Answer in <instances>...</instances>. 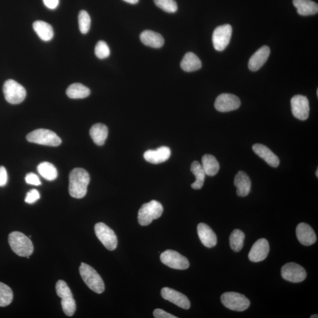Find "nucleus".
I'll return each instance as SVG.
<instances>
[{"label":"nucleus","instance_id":"obj_14","mask_svg":"<svg viewBox=\"0 0 318 318\" xmlns=\"http://www.w3.org/2000/svg\"><path fill=\"white\" fill-rule=\"evenodd\" d=\"M291 109L293 115L302 121L308 119L309 115V103L308 98L302 95H296L292 98Z\"/></svg>","mask_w":318,"mask_h":318},{"label":"nucleus","instance_id":"obj_17","mask_svg":"<svg viewBox=\"0 0 318 318\" xmlns=\"http://www.w3.org/2000/svg\"><path fill=\"white\" fill-rule=\"evenodd\" d=\"M296 234L298 241L303 245H312L316 241L315 231L307 223H300L296 227Z\"/></svg>","mask_w":318,"mask_h":318},{"label":"nucleus","instance_id":"obj_6","mask_svg":"<svg viewBox=\"0 0 318 318\" xmlns=\"http://www.w3.org/2000/svg\"><path fill=\"white\" fill-rule=\"evenodd\" d=\"M56 290L57 295L61 299L62 311L67 316H73L76 311V304L68 285L64 281H58L56 285Z\"/></svg>","mask_w":318,"mask_h":318},{"label":"nucleus","instance_id":"obj_23","mask_svg":"<svg viewBox=\"0 0 318 318\" xmlns=\"http://www.w3.org/2000/svg\"><path fill=\"white\" fill-rule=\"evenodd\" d=\"M140 38L143 44L152 48H161L164 43L162 35L151 30H145L141 33Z\"/></svg>","mask_w":318,"mask_h":318},{"label":"nucleus","instance_id":"obj_31","mask_svg":"<svg viewBox=\"0 0 318 318\" xmlns=\"http://www.w3.org/2000/svg\"><path fill=\"white\" fill-rule=\"evenodd\" d=\"M37 171L43 178L49 181H53L57 178V168L53 164L49 162H45L39 164Z\"/></svg>","mask_w":318,"mask_h":318},{"label":"nucleus","instance_id":"obj_22","mask_svg":"<svg viewBox=\"0 0 318 318\" xmlns=\"http://www.w3.org/2000/svg\"><path fill=\"white\" fill-rule=\"evenodd\" d=\"M234 184L237 188V193L241 197H245L250 192L251 181L245 172L239 171L235 176Z\"/></svg>","mask_w":318,"mask_h":318},{"label":"nucleus","instance_id":"obj_44","mask_svg":"<svg viewBox=\"0 0 318 318\" xmlns=\"http://www.w3.org/2000/svg\"><path fill=\"white\" fill-rule=\"evenodd\" d=\"M316 177H317H317H318V169H317V170H316Z\"/></svg>","mask_w":318,"mask_h":318},{"label":"nucleus","instance_id":"obj_28","mask_svg":"<svg viewBox=\"0 0 318 318\" xmlns=\"http://www.w3.org/2000/svg\"><path fill=\"white\" fill-rule=\"evenodd\" d=\"M190 170L196 178L195 182L192 184L191 187L196 190L200 189L203 187L204 182H205L206 175L205 172L204 171L202 164L198 161H195L192 163Z\"/></svg>","mask_w":318,"mask_h":318},{"label":"nucleus","instance_id":"obj_5","mask_svg":"<svg viewBox=\"0 0 318 318\" xmlns=\"http://www.w3.org/2000/svg\"><path fill=\"white\" fill-rule=\"evenodd\" d=\"M26 138L29 142L45 146L56 147L61 143V140L56 133L44 129L35 130L27 135Z\"/></svg>","mask_w":318,"mask_h":318},{"label":"nucleus","instance_id":"obj_43","mask_svg":"<svg viewBox=\"0 0 318 318\" xmlns=\"http://www.w3.org/2000/svg\"><path fill=\"white\" fill-rule=\"evenodd\" d=\"M315 317H318L317 315L316 314V315H313L312 316H311V318H315Z\"/></svg>","mask_w":318,"mask_h":318},{"label":"nucleus","instance_id":"obj_36","mask_svg":"<svg viewBox=\"0 0 318 318\" xmlns=\"http://www.w3.org/2000/svg\"><path fill=\"white\" fill-rule=\"evenodd\" d=\"M96 56L100 59L108 58L111 54V50L107 43L104 41H99L95 47Z\"/></svg>","mask_w":318,"mask_h":318},{"label":"nucleus","instance_id":"obj_25","mask_svg":"<svg viewBox=\"0 0 318 318\" xmlns=\"http://www.w3.org/2000/svg\"><path fill=\"white\" fill-rule=\"evenodd\" d=\"M90 135L94 143L98 146H103L108 136V127L102 123L94 124L90 130Z\"/></svg>","mask_w":318,"mask_h":318},{"label":"nucleus","instance_id":"obj_2","mask_svg":"<svg viewBox=\"0 0 318 318\" xmlns=\"http://www.w3.org/2000/svg\"><path fill=\"white\" fill-rule=\"evenodd\" d=\"M9 243L12 250L19 257L29 258L33 253L32 242L29 238L19 231H13L9 235Z\"/></svg>","mask_w":318,"mask_h":318},{"label":"nucleus","instance_id":"obj_37","mask_svg":"<svg viewBox=\"0 0 318 318\" xmlns=\"http://www.w3.org/2000/svg\"><path fill=\"white\" fill-rule=\"evenodd\" d=\"M40 198V194L36 189L31 190L27 193L25 202L29 204H32Z\"/></svg>","mask_w":318,"mask_h":318},{"label":"nucleus","instance_id":"obj_38","mask_svg":"<svg viewBox=\"0 0 318 318\" xmlns=\"http://www.w3.org/2000/svg\"><path fill=\"white\" fill-rule=\"evenodd\" d=\"M26 182L31 185L39 186L41 184L39 177L33 173H30L26 176Z\"/></svg>","mask_w":318,"mask_h":318},{"label":"nucleus","instance_id":"obj_26","mask_svg":"<svg viewBox=\"0 0 318 318\" xmlns=\"http://www.w3.org/2000/svg\"><path fill=\"white\" fill-rule=\"evenodd\" d=\"M202 62L199 58L193 53L188 52L184 55L180 67L186 72H195L202 68Z\"/></svg>","mask_w":318,"mask_h":318},{"label":"nucleus","instance_id":"obj_18","mask_svg":"<svg viewBox=\"0 0 318 318\" xmlns=\"http://www.w3.org/2000/svg\"><path fill=\"white\" fill-rule=\"evenodd\" d=\"M270 53L269 47L264 46L255 52L249 59L248 67L250 70L257 72L268 60Z\"/></svg>","mask_w":318,"mask_h":318},{"label":"nucleus","instance_id":"obj_29","mask_svg":"<svg viewBox=\"0 0 318 318\" xmlns=\"http://www.w3.org/2000/svg\"><path fill=\"white\" fill-rule=\"evenodd\" d=\"M66 94L70 99H84L90 95V90L82 84L74 83L71 84L67 89Z\"/></svg>","mask_w":318,"mask_h":318},{"label":"nucleus","instance_id":"obj_35","mask_svg":"<svg viewBox=\"0 0 318 318\" xmlns=\"http://www.w3.org/2000/svg\"><path fill=\"white\" fill-rule=\"evenodd\" d=\"M155 5L160 9L169 13L178 10V5L175 0H154Z\"/></svg>","mask_w":318,"mask_h":318},{"label":"nucleus","instance_id":"obj_13","mask_svg":"<svg viewBox=\"0 0 318 318\" xmlns=\"http://www.w3.org/2000/svg\"><path fill=\"white\" fill-rule=\"evenodd\" d=\"M241 102L239 97L232 94L223 93L216 99L215 108L222 113L235 111L240 108Z\"/></svg>","mask_w":318,"mask_h":318},{"label":"nucleus","instance_id":"obj_9","mask_svg":"<svg viewBox=\"0 0 318 318\" xmlns=\"http://www.w3.org/2000/svg\"><path fill=\"white\" fill-rule=\"evenodd\" d=\"M98 239L105 248L114 250L117 246V238L115 231L103 223H98L94 227Z\"/></svg>","mask_w":318,"mask_h":318},{"label":"nucleus","instance_id":"obj_12","mask_svg":"<svg viewBox=\"0 0 318 318\" xmlns=\"http://www.w3.org/2000/svg\"><path fill=\"white\" fill-rule=\"evenodd\" d=\"M281 275L286 281L292 283H299L304 281L307 274L303 267L296 263L290 262L283 266L281 269Z\"/></svg>","mask_w":318,"mask_h":318},{"label":"nucleus","instance_id":"obj_15","mask_svg":"<svg viewBox=\"0 0 318 318\" xmlns=\"http://www.w3.org/2000/svg\"><path fill=\"white\" fill-rule=\"evenodd\" d=\"M161 295L164 300L172 302L180 308L188 309L190 307V301L188 300L187 297L174 289L169 288H163L161 290Z\"/></svg>","mask_w":318,"mask_h":318},{"label":"nucleus","instance_id":"obj_3","mask_svg":"<svg viewBox=\"0 0 318 318\" xmlns=\"http://www.w3.org/2000/svg\"><path fill=\"white\" fill-rule=\"evenodd\" d=\"M79 271L82 280L93 292L100 294L104 291L105 286L103 280L92 266L82 263Z\"/></svg>","mask_w":318,"mask_h":318},{"label":"nucleus","instance_id":"obj_20","mask_svg":"<svg viewBox=\"0 0 318 318\" xmlns=\"http://www.w3.org/2000/svg\"><path fill=\"white\" fill-rule=\"evenodd\" d=\"M198 234L200 241L209 248L217 244V237L213 230L205 223H200L198 226Z\"/></svg>","mask_w":318,"mask_h":318},{"label":"nucleus","instance_id":"obj_34","mask_svg":"<svg viewBox=\"0 0 318 318\" xmlns=\"http://www.w3.org/2000/svg\"><path fill=\"white\" fill-rule=\"evenodd\" d=\"M78 25L82 34H87L91 25V18L87 11L82 10L78 14Z\"/></svg>","mask_w":318,"mask_h":318},{"label":"nucleus","instance_id":"obj_30","mask_svg":"<svg viewBox=\"0 0 318 318\" xmlns=\"http://www.w3.org/2000/svg\"><path fill=\"white\" fill-rule=\"evenodd\" d=\"M202 166L206 175L214 176L219 171L220 165L215 157L211 155H205L202 159Z\"/></svg>","mask_w":318,"mask_h":318},{"label":"nucleus","instance_id":"obj_32","mask_svg":"<svg viewBox=\"0 0 318 318\" xmlns=\"http://www.w3.org/2000/svg\"><path fill=\"white\" fill-rule=\"evenodd\" d=\"M245 235L242 231L239 229L234 230L229 238L230 246L234 252H238L242 249Z\"/></svg>","mask_w":318,"mask_h":318},{"label":"nucleus","instance_id":"obj_10","mask_svg":"<svg viewBox=\"0 0 318 318\" xmlns=\"http://www.w3.org/2000/svg\"><path fill=\"white\" fill-rule=\"evenodd\" d=\"M160 261L165 265L175 269L185 270L190 265L186 257L173 250H167L161 254Z\"/></svg>","mask_w":318,"mask_h":318},{"label":"nucleus","instance_id":"obj_21","mask_svg":"<svg viewBox=\"0 0 318 318\" xmlns=\"http://www.w3.org/2000/svg\"><path fill=\"white\" fill-rule=\"evenodd\" d=\"M252 149L253 152L261 158L264 159L269 166L277 167L280 165V159L265 145L255 144L252 146Z\"/></svg>","mask_w":318,"mask_h":318},{"label":"nucleus","instance_id":"obj_8","mask_svg":"<svg viewBox=\"0 0 318 318\" xmlns=\"http://www.w3.org/2000/svg\"><path fill=\"white\" fill-rule=\"evenodd\" d=\"M222 304L232 311L242 312L248 309L250 302L243 294L234 292L224 293L221 296Z\"/></svg>","mask_w":318,"mask_h":318},{"label":"nucleus","instance_id":"obj_1","mask_svg":"<svg viewBox=\"0 0 318 318\" xmlns=\"http://www.w3.org/2000/svg\"><path fill=\"white\" fill-rule=\"evenodd\" d=\"M90 181L89 173L82 168H75L69 175V194L76 199L84 198Z\"/></svg>","mask_w":318,"mask_h":318},{"label":"nucleus","instance_id":"obj_45","mask_svg":"<svg viewBox=\"0 0 318 318\" xmlns=\"http://www.w3.org/2000/svg\"><path fill=\"white\" fill-rule=\"evenodd\" d=\"M316 94H317V96H318V89H317Z\"/></svg>","mask_w":318,"mask_h":318},{"label":"nucleus","instance_id":"obj_42","mask_svg":"<svg viewBox=\"0 0 318 318\" xmlns=\"http://www.w3.org/2000/svg\"><path fill=\"white\" fill-rule=\"evenodd\" d=\"M124 2L132 4V5H135L139 2V0H123Z\"/></svg>","mask_w":318,"mask_h":318},{"label":"nucleus","instance_id":"obj_27","mask_svg":"<svg viewBox=\"0 0 318 318\" xmlns=\"http://www.w3.org/2000/svg\"><path fill=\"white\" fill-rule=\"evenodd\" d=\"M33 29L35 32L42 40L49 41L54 36V30L52 26L43 21H36L33 23Z\"/></svg>","mask_w":318,"mask_h":318},{"label":"nucleus","instance_id":"obj_11","mask_svg":"<svg viewBox=\"0 0 318 318\" xmlns=\"http://www.w3.org/2000/svg\"><path fill=\"white\" fill-rule=\"evenodd\" d=\"M232 28L229 25L220 26L214 31L212 35V41L215 50L222 52L229 45Z\"/></svg>","mask_w":318,"mask_h":318},{"label":"nucleus","instance_id":"obj_19","mask_svg":"<svg viewBox=\"0 0 318 318\" xmlns=\"http://www.w3.org/2000/svg\"><path fill=\"white\" fill-rule=\"evenodd\" d=\"M171 151L166 146L159 147L156 150H149L144 153V158L152 164H160L170 158Z\"/></svg>","mask_w":318,"mask_h":318},{"label":"nucleus","instance_id":"obj_4","mask_svg":"<svg viewBox=\"0 0 318 318\" xmlns=\"http://www.w3.org/2000/svg\"><path fill=\"white\" fill-rule=\"evenodd\" d=\"M163 212V207L156 200H152L141 206L138 213V221L141 226L150 225L153 220L159 218Z\"/></svg>","mask_w":318,"mask_h":318},{"label":"nucleus","instance_id":"obj_16","mask_svg":"<svg viewBox=\"0 0 318 318\" xmlns=\"http://www.w3.org/2000/svg\"><path fill=\"white\" fill-rule=\"evenodd\" d=\"M269 242L262 238L255 242L249 253V259L253 262L264 261L269 252Z\"/></svg>","mask_w":318,"mask_h":318},{"label":"nucleus","instance_id":"obj_41","mask_svg":"<svg viewBox=\"0 0 318 318\" xmlns=\"http://www.w3.org/2000/svg\"><path fill=\"white\" fill-rule=\"evenodd\" d=\"M45 5L51 10L56 9L59 5V0H43Z\"/></svg>","mask_w":318,"mask_h":318},{"label":"nucleus","instance_id":"obj_40","mask_svg":"<svg viewBox=\"0 0 318 318\" xmlns=\"http://www.w3.org/2000/svg\"><path fill=\"white\" fill-rule=\"evenodd\" d=\"M8 181V175L6 168L4 166H0V187L6 185Z\"/></svg>","mask_w":318,"mask_h":318},{"label":"nucleus","instance_id":"obj_39","mask_svg":"<svg viewBox=\"0 0 318 318\" xmlns=\"http://www.w3.org/2000/svg\"><path fill=\"white\" fill-rule=\"evenodd\" d=\"M153 316H154V317L156 318H177L178 317L160 309H155L154 312H153Z\"/></svg>","mask_w":318,"mask_h":318},{"label":"nucleus","instance_id":"obj_33","mask_svg":"<svg viewBox=\"0 0 318 318\" xmlns=\"http://www.w3.org/2000/svg\"><path fill=\"white\" fill-rule=\"evenodd\" d=\"M13 300V293L9 286L0 282V307L9 305Z\"/></svg>","mask_w":318,"mask_h":318},{"label":"nucleus","instance_id":"obj_24","mask_svg":"<svg viewBox=\"0 0 318 318\" xmlns=\"http://www.w3.org/2000/svg\"><path fill=\"white\" fill-rule=\"evenodd\" d=\"M293 4L297 9L298 13L303 16L317 13V4L312 0H293Z\"/></svg>","mask_w":318,"mask_h":318},{"label":"nucleus","instance_id":"obj_7","mask_svg":"<svg viewBox=\"0 0 318 318\" xmlns=\"http://www.w3.org/2000/svg\"><path fill=\"white\" fill-rule=\"evenodd\" d=\"M3 92L6 100L12 104L21 103L26 97V90L22 85L13 80H8L4 84Z\"/></svg>","mask_w":318,"mask_h":318}]
</instances>
